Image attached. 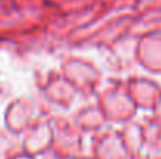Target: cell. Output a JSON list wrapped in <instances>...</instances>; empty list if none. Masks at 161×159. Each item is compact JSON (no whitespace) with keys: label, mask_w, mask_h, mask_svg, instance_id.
Listing matches in <instances>:
<instances>
[]
</instances>
